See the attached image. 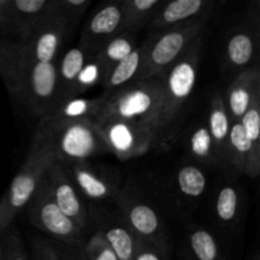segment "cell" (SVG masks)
Here are the masks:
<instances>
[{"mask_svg":"<svg viewBox=\"0 0 260 260\" xmlns=\"http://www.w3.org/2000/svg\"><path fill=\"white\" fill-rule=\"evenodd\" d=\"M103 104V95L99 98L89 99L83 96L65 99L53 109L51 116L41 123L47 126L69 123V122L83 121V119H95Z\"/></svg>","mask_w":260,"mask_h":260,"instance_id":"16","label":"cell"},{"mask_svg":"<svg viewBox=\"0 0 260 260\" xmlns=\"http://www.w3.org/2000/svg\"><path fill=\"white\" fill-rule=\"evenodd\" d=\"M188 147H189L190 155L200 161L207 162V164L218 162L215 145L206 124H198L190 132V136L188 139Z\"/></svg>","mask_w":260,"mask_h":260,"instance_id":"29","label":"cell"},{"mask_svg":"<svg viewBox=\"0 0 260 260\" xmlns=\"http://www.w3.org/2000/svg\"><path fill=\"white\" fill-rule=\"evenodd\" d=\"M177 185L180 193L188 198H200L207 188V178L196 165H183L177 172Z\"/></svg>","mask_w":260,"mask_h":260,"instance_id":"28","label":"cell"},{"mask_svg":"<svg viewBox=\"0 0 260 260\" xmlns=\"http://www.w3.org/2000/svg\"><path fill=\"white\" fill-rule=\"evenodd\" d=\"M60 260H88L84 255L83 249L76 250L75 246L63 245L61 249H55Z\"/></svg>","mask_w":260,"mask_h":260,"instance_id":"37","label":"cell"},{"mask_svg":"<svg viewBox=\"0 0 260 260\" xmlns=\"http://www.w3.org/2000/svg\"><path fill=\"white\" fill-rule=\"evenodd\" d=\"M212 3L207 0H173L162 3L151 18V29L154 32L175 27L198 18L207 17Z\"/></svg>","mask_w":260,"mask_h":260,"instance_id":"15","label":"cell"},{"mask_svg":"<svg viewBox=\"0 0 260 260\" xmlns=\"http://www.w3.org/2000/svg\"><path fill=\"white\" fill-rule=\"evenodd\" d=\"M102 79H103V71H102V68L99 65V61L96 58L95 53H93L89 57V60L86 61L84 68L81 69L80 74H79L78 79H76L71 98L79 96L80 94L85 93L86 90L95 86L96 84L102 83Z\"/></svg>","mask_w":260,"mask_h":260,"instance_id":"31","label":"cell"},{"mask_svg":"<svg viewBox=\"0 0 260 260\" xmlns=\"http://www.w3.org/2000/svg\"><path fill=\"white\" fill-rule=\"evenodd\" d=\"M55 62H37L29 66L23 89V96L41 122L47 119L60 103V84Z\"/></svg>","mask_w":260,"mask_h":260,"instance_id":"9","label":"cell"},{"mask_svg":"<svg viewBox=\"0 0 260 260\" xmlns=\"http://www.w3.org/2000/svg\"><path fill=\"white\" fill-rule=\"evenodd\" d=\"M47 131L56 161L65 164H80L90 157L108 152L103 139L96 131L93 119L69 122V123H40Z\"/></svg>","mask_w":260,"mask_h":260,"instance_id":"5","label":"cell"},{"mask_svg":"<svg viewBox=\"0 0 260 260\" xmlns=\"http://www.w3.org/2000/svg\"><path fill=\"white\" fill-rule=\"evenodd\" d=\"M32 251L35 260H60L55 248L42 239H36L33 241Z\"/></svg>","mask_w":260,"mask_h":260,"instance_id":"36","label":"cell"},{"mask_svg":"<svg viewBox=\"0 0 260 260\" xmlns=\"http://www.w3.org/2000/svg\"><path fill=\"white\" fill-rule=\"evenodd\" d=\"M207 17L152 33L150 40L142 45L144 61L139 80L164 78L167 71L184 55L193 41L206 32Z\"/></svg>","mask_w":260,"mask_h":260,"instance_id":"4","label":"cell"},{"mask_svg":"<svg viewBox=\"0 0 260 260\" xmlns=\"http://www.w3.org/2000/svg\"><path fill=\"white\" fill-rule=\"evenodd\" d=\"M134 260H169V253H165L156 246L136 239V251H135Z\"/></svg>","mask_w":260,"mask_h":260,"instance_id":"35","label":"cell"},{"mask_svg":"<svg viewBox=\"0 0 260 260\" xmlns=\"http://www.w3.org/2000/svg\"><path fill=\"white\" fill-rule=\"evenodd\" d=\"M94 123L108 152L121 160L141 156L156 146V132L142 124L117 118L96 119Z\"/></svg>","mask_w":260,"mask_h":260,"instance_id":"6","label":"cell"},{"mask_svg":"<svg viewBox=\"0 0 260 260\" xmlns=\"http://www.w3.org/2000/svg\"><path fill=\"white\" fill-rule=\"evenodd\" d=\"M93 53L94 52H90L83 46L79 45L76 47H71L62 56L58 66H56L57 68L58 84H60V103L73 96L76 79H78L81 69L84 68L86 61Z\"/></svg>","mask_w":260,"mask_h":260,"instance_id":"21","label":"cell"},{"mask_svg":"<svg viewBox=\"0 0 260 260\" xmlns=\"http://www.w3.org/2000/svg\"><path fill=\"white\" fill-rule=\"evenodd\" d=\"M7 234L4 244L2 243V260H29L18 233H15V230H10Z\"/></svg>","mask_w":260,"mask_h":260,"instance_id":"34","label":"cell"},{"mask_svg":"<svg viewBox=\"0 0 260 260\" xmlns=\"http://www.w3.org/2000/svg\"><path fill=\"white\" fill-rule=\"evenodd\" d=\"M123 29V12L121 2L102 5L86 22L81 33L80 46L95 53L98 48Z\"/></svg>","mask_w":260,"mask_h":260,"instance_id":"12","label":"cell"},{"mask_svg":"<svg viewBox=\"0 0 260 260\" xmlns=\"http://www.w3.org/2000/svg\"><path fill=\"white\" fill-rule=\"evenodd\" d=\"M45 179L51 197L61 212L81 229H85L89 223V211L66 170L55 161L46 173Z\"/></svg>","mask_w":260,"mask_h":260,"instance_id":"10","label":"cell"},{"mask_svg":"<svg viewBox=\"0 0 260 260\" xmlns=\"http://www.w3.org/2000/svg\"><path fill=\"white\" fill-rule=\"evenodd\" d=\"M251 156V145L240 121H231L228 139V160L239 174H245Z\"/></svg>","mask_w":260,"mask_h":260,"instance_id":"24","label":"cell"},{"mask_svg":"<svg viewBox=\"0 0 260 260\" xmlns=\"http://www.w3.org/2000/svg\"><path fill=\"white\" fill-rule=\"evenodd\" d=\"M161 0H122L123 29L122 32H135L145 22L151 19L162 5Z\"/></svg>","mask_w":260,"mask_h":260,"instance_id":"25","label":"cell"},{"mask_svg":"<svg viewBox=\"0 0 260 260\" xmlns=\"http://www.w3.org/2000/svg\"><path fill=\"white\" fill-rule=\"evenodd\" d=\"M70 178L81 196L90 201H104L114 194V185L86 162L70 165Z\"/></svg>","mask_w":260,"mask_h":260,"instance_id":"17","label":"cell"},{"mask_svg":"<svg viewBox=\"0 0 260 260\" xmlns=\"http://www.w3.org/2000/svg\"><path fill=\"white\" fill-rule=\"evenodd\" d=\"M83 253L88 260H118L101 231L94 234L84 244Z\"/></svg>","mask_w":260,"mask_h":260,"instance_id":"32","label":"cell"},{"mask_svg":"<svg viewBox=\"0 0 260 260\" xmlns=\"http://www.w3.org/2000/svg\"><path fill=\"white\" fill-rule=\"evenodd\" d=\"M205 35L206 32L196 38L184 55L164 75V102L156 146L169 144L172 129L177 124L185 103L193 94L198 79Z\"/></svg>","mask_w":260,"mask_h":260,"instance_id":"3","label":"cell"},{"mask_svg":"<svg viewBox=\"0 0 260 260\" xmlns=\"http://www.w3.org/2000/svg\"><path fill=\"white\" fill-rule=\"evenodd\" d=\"M2 254H3V250H2V239H0V260H2Z\"/></svg>","mask_w":260,"mask_h":260,"instance_id":"38","label":"cell"},{"mask_svg":"<svg viewBox=\"0 0 260 260\" xmlns=\"http://www.w3.org/2000/svg\"><path fill=\"white\" fill-rule=\"evenodd\" d=\"M73 23L55 12L52 8L19 35L23 48L37 62H55L66 33Z\"/></svg>","mask_w":260,"mask_h":260,"instance_id":"8","label":"cell"},{"mask_svg":"<svg viewBox=\"0 0 260 260\" xmlns=\"http://www.w3.org/2000/svg\"><path fill=\"white\" fill-rule=\"evenodd\" d=\"M255 38L250 29L239 27L229 36L226 43V63L235 76L248 69L255 56Z\"/></svg>","mask_w":260,"mask_h":260,"instance_id":"18","label":"cell"},{"mask_svg":"<svg viewBox=\"0 0 260 260\" xmlns=\"http://www.w3.org/2000/svg\"><path fill=\"white\" fill-rule=\"evenodd\" d=\"M260 95V73L256 66L239 73L226 90V109L231 121H240L250 108L256 96Z\"/></svg>","mask_w":260,"mask_h":260,"instance_id":"14","label":"cell"},{"mask_svg":"<svg viewBox=\"0 0 260 260\" xmlns=\"http://www.w3.org/2000/svg\"><path fill=\"white\" fill-rule=\"evenodd\" d=\"M251 260H259V259H258V256H255V258H253Z\"/></svg>","mask_w":260,"mask_h":260,"instance_id":"39","label":"cell"},{"mask_svg":"<svg viewBox=\"0 0 260 260\" xmlns=\"http://www.w3.org/2000/svg\"><path fill=\"white\" fill-rule=\"evenodd\" d=\"M56 161L50 136L43 126L37 128L24 162L0 201V234L28 205L51 165Z\"/></svg>","mask_w":260,"mask_h":260,"instance_id":"2","label":"cell"},{"mask_svg":"<svg viewBox=\"0 0 260 260\" xmlns=\"http://www.w3.org/2000/svg\"><path fill=\"white\" fill-rule=\"evenodd\" d=\"M28 213L33 225L43 233L58 239L65 245H80L84 229L61 212L51 197L45 178L28 202Z\"/></svg>","mask_w":260,"mask_h":260,"instance_id":"7","label":"cell"},{"mask_svg":"<svg viewBox=\"0 0 260 260\" xmlns=\"http://www.w3.org/2000/svg\"><path fill=\"white\" fill-rule=\"evenodd\" d=\"M241 127L251 145V156L245 174L256 178L260 172V95L240 118Z\"/></svg>","mask_w":260,"mask_h":260,"instance_id":"23","label":"cell"},{"mask_svg":"<svg viewBox=\"0 0 260 260\" xmlns=\"http://www.w3.org/2000/svg\"><path fill=\"white\" fill-rule=\"evenodd\" d=\"M101 234L118 260H134L136 251V238L134 234L121 225H113L101 230Z\"/></svg>","mask_w":260,"mask_h":260,"instance_id":"27","label":"cell"},{"mask_svg":"<svg viewBox=\"0 0 260 260\" xmlns=\"http://www.w3.org/2000/svg\"><path fill=\"white\" fill-rule=\"evenodd\" d=\"M121 207L127 228L135 238L169 253L161 220L151 206L140 201L124 200Z\"/></svg>","mask_w":260,"mask_h":260,"instance_id":"11","label":"cell"},{"mask_svg":"<svg viewBox=\"0 0 260 260\" xmlns=\"http://www.w3.org/2000/svg\"><path fill=\"white\" fill-rule=\"evenodd\" d=\"M164 102V78L136 80L113 93L103 94V104L96 119L117 118L134 122L159 134ZM157 140V137H156Z\"/></svg>","mask_w":260,"mask_h":260,"instance_id":"1","label":"cell"},{"mask_svg":"<svg viewBox=\"0 0 260 260\" xmlns=\"http://www.w3.org/2000/svg\"><path fill=\"white\" fill-rule=\"evenodd\" d=\"M207 128L215 145L218 161L228 160V139L231 127V118L226 109L223 96L216 93L211 99L210 112H208Z\"/></svg>","mask_w":260,"mask_h":260,"instance_id":"19","label":"cell"},{"mask_svg":"<svg viewBox=\"0 0 260 260\" xmlns=\"http://www.w3.org/2000/svg\"><path fill=\"white\" fill-rule=\"evenodd\" d=\"M142 61H144V47L136 46L128 56L116 63L103 78L102 84H103L104 94L108 95V94L139 80L142 69Z\"/></svg>","mask_w":260,"mask_h":260,"instance_id":"20","label":"cell"},{"mask_svg":"<svg viewBox=\"0 0 260 260\" xmlns=\"http://www.w3.org/2000/svg\"><path fill=\"white\" fill-rule=\"evenodd\" d=\"M240 196L234 185H225L217 193L215 202L216 217L223 225H233L239 216Z\"/></svg>","mask_w":260,"mask_h":260,"instance_id":"30","label":"cell"},{"mask_svg":"<svg viewBox=\"0 0 260 260\" xmlns=\"http://www.w3.org/2000/svg\"><path fill=\"white\" fill-rule=\"evenodd\" d=\"M135 47H136V41H135L134 32H122L104 42L95 52L99 65L103 71V78L116 63L128 56Z\"/></svg>","mask_w":260,"mask_h":260,"instance_id":"22","label":"cell"},{"mask_svg":"<svg viewBox=\"0 0 260 260\" xmlns=\"http://www.w3.org/2000/svg\"><path fill=\"white\" fill-rule=\"evenodd\" d=\"M33 61L19 41L0 38V76L15 98L22 99L25 76Z\"/></svg>","mask_w":260,"mask_h":260,"instance_id":"13","label":"cell"},{"mask_svg":"<svg viewBox=\"0 0 260 260\" xmlns=\"http://www.w3.org/2000/svg\"><path fill=\"white\" fill-rule=\"evenodd\" d=\"M89 4V0H53V9L70 23H75L85 13Z\"/></svg>","mask_w":260,"mask_h":260,"instance_id":"33","label":"cell"},{"mask_svg":"<svg viewBox=\"0 0 260 260\" xmlns=\"http://www.w3.org/2000/svg\"><path fill=\"white\" fill-rule=\"evenodd\" d=\"M188 249L192 260H222L217 240L206 229H193L188 234Z\"/></svg>","mask_w":260,"mask_h":260,"instance_id":"26","label":"cell"}]
</instances>
